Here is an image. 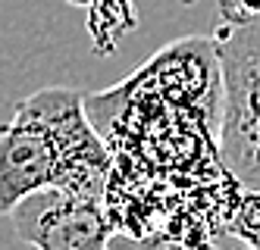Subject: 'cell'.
I'll return each instance as SVG.
<instances>
[{"label":"cell","instance_id":"cell-6","mask_svg":"<svg viewBox=\"0 0 260 250\" xmlns=\"http://www.w3.org/2000/svg\"><path fill=\"white\" fill-rule=\"evenodd\" d=\"M216 10H219V22L241 25L251 22V19H260V0H216Z\"/></svg>","mask_w":260,"mask_h":250},{"label":"cell","instance_id":"cell-3","mask_svg":"<svg viewBox=\"0 0 260 250\" xmlns=\"http://www.w3.org/2000/svg\"><path fill=\"white\" fill-rule=\"evenodd\" d=\"M7 216L16 238L35 250H107L113 235L104 197L72 194L60 188L31 191Z\"/></svg>","mask_w":260,"mask_h":250},{"label":"cell","instance_id":"cell-1","mask_svg":"<svg viewBox=\"0 0 260 250\" xmlns=\"http://www.w3.org/2000/svg\"><path fill=\"white\" fill-rule=\"evenodd\" d=\"M110 153L76 88H41L0 125V216L41 188L104 197Z\"/></svg>","mask_w":260,"mask_h":250},{"label":"cell","instance_id":"cell-4","mask_svg":"<svg viewBox=\"0 0 260 250\" xmlns=\"http://www.w3.org/2000/svg\"><path fill=\"white\" fill-rule=\"evenodd\" d=\"M107 250H219L210 241H188L173 232H151V235H125L113 232L107 241Z\"/></svg>","mask_w":260,"mask_h":250},{"label":"cell","instance_id":"cell-2","mask_svg":"<svg viewBox=\"0 0 260 250\" xmlns=\"http://www.w3.org/2000/svg\"><path fill=\"white\" fill-rule=\"evenodd\" d=\"M216 60L222 75V163L241 188H260V19L219 22Z\"/></svg>","mask_w":260,"mask_h":250},{"label":"cell","instance_id":"cell-7","mask_svg":"<svg viewBox=\"0 0 260 250\" xmlns=\"http://www.w3.org/2000/svg\"><path fill=\"white\" fill-rule=\"evenodd\" d=\"M238 250H251V247H245V244H241V247H238Z\"/></svg>","mask_w":260,"mask_h":250},{"label":"cell","instance_id":"cell-5","mask_svg":"<svg viewBox=\"0 0 260 250\" xmlns=\"http://www.w3.org/2000/svg\"><path fill=\"white\" fill-rule=\"evenodd\" d=\"M229 232L251 250H260V188H245L235 213L229 219Z\"/></svg>","mask_w":260,"mask_h":250}]
</instances>
